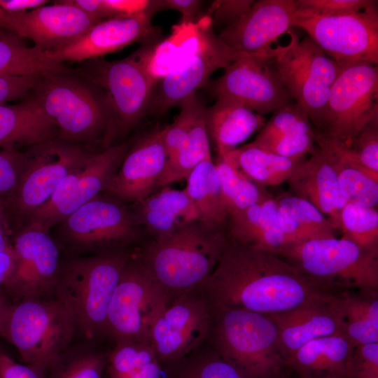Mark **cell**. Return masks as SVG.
Returning a JSON list of instances; mask_svg holds the SVG:
<instances>
[{"label": "cell", "instance_id": "43", "mask_svg": "<svg viewBox=\"0 0 378 378\" xmlns=\"http://www.w3.org/2000/svg\"><path fill=\"white\" fill-rule=\"evenodd\" d=\"M314 127L306 113L295 103L274 112L257 135L254 144L300 133H313Z\"/></svg>", "mask_w": 378, "mask_h": 378}, {"label": "cell", "instance_id": "20", "mask_svg": "<svg viewBox=\"0 0 378 378\" xmlns=\"http://www.w3.org/2000/svg\"><path fill=\"white\" fill-rule=\"evenodd\" d=\"M153 15L143 12L131 16L104 19L72 43L55 50L45 52L52 61L83 62L118 52L139 42L160 41L161 30L152 24Z\"/></svg>", "mask_w": 378, "mask_h": 378}, {"label": "cell", "instance_id": "27", "mask_svg": "<svg viewBox=\"0 0 378 378\" xmlns=\"http://www.w3.org/2000/svg\"><path fill=\"white\" fill-rule=\"evenodd\" d=\"M58 128L29 93L15 104H0V148H28L57 138Z\"/></svg>", "mask_w": 378, "mask_h": 378}, {"label": "cell", "instance_id": "49", "mask_svg": "<svg viewBox=\"0 0 378 378\" xmlns=\"http://www.w3.org/2000/svg\"><path fill=\"white\" fill-rule=\"evenodd\" d=\"M348 378H378V342L356 346L346 365Z\"/></svg>", "mask_w": 378, "mask_h": 378}, {"label": "cell", "instance_id": "45", "mask_svg": "<svg viewBox=\"0 0 378 378\" xmlns=\"http://www.w3.org/2000/svg\"><path fill=\"white\" fill-rule=\"evenodd\" d=\"M26 162V153L15 149L0 150V211L10 200Z\"/></svg>", "mask_w": 378, "mask_h": 378}, {"label": "cell", "instance_id": "31", "mask_svg": "<svg viewBox=\"0 0 378 378\" xmlns=\"http://www.w3.org/2000/svg\"><path fill=\"white\" fill-rule=\"evenodd\" d=\"M341 333L354 346L378 342V290H344L330 300Z\"/></svg>", "mask_w": 378, "mask_h": 378}, {"label": "cell", "instance_id": "47", "mask_svg": "<svg viewBox=\"0 0 378 378\" xmlns=\"http://www.w3.org/2000/svg\"><path fill=\"white\" fill-rule=\"evenodd\" d=\"M314 143L313 132L282 136L262 144H255L282 157L303 159L307 154H311L316 149Z\"/></svg>", "mask_w": 378, "mask_h": 378}, {"label": "cell", "instance_id": "26", "mask_svg": "<svg viewBox=\"0 0 378 378\" xmlns=\"http://www.w3.org/2000/svg\"><path fill=\"white\" fill-rule=\"evenodd\" d=\"M330 300L311 302L269 315L276 327L286 362L290 356L309 341L324 336L342 335L337 315Z\"/></svg>", "mask_w": 378, "mask_h": 378}, {"label": "cell", "instance_id": "15", "mask_svg": "<svg viewBox=\"0 0 378 378\" xmlns=\"http://www.w3.org/2000/svg\"><path fill=\"white\" fill-rule=\"evenodd\" d=\"M248 55H258L245 53L227 46L215 34L211 17L204 16L196 49L183 64L158 80L148 115H164L206 85L216 70Z\"/></svg>", "mask_w": 378, "mask_h": 378}, {"label": "cell", "instance_id": "16", "mask_svg": "<svg viewBox=\"0 0 378 378\" xmlns=\"http://www.w3.org/2000/svg\"><path fill=\"white\" fill-rule=\"evenodd\" d=\"M130 146L129 142L112 145L96 153L72 170L47 202L34 212L22 227H35L50 232L52 227L81 206L104 192Z\"/></svg>", "mask_w": 378, "mask_h": 378}, {"label": "cell", "instance_id": "39", "mask_svg": "<svg viewBox=\"0 0 378 378\" xmlns=\"http://www.w3.org/2000/svg\"><path fill=\"white\" fill-rule=\"evenodd\" d=\"M215 164L228 220L272 196L265 187L250 180L224 158H218Z\"/></svg>", "mask_w": 378, "mask_h": 378}, {"label": "cell", "instance_id": "22", "mask_svg": "<svg viewBox=\"0 0 378 378\" xmlns=\"http://www.w3.org/2000/svg\"><path fill=\"white\" fill-rule=\"evenodd\" d=\"M8 13L14 33L31 40L43 52L72 43L102 20L89 16L66 0L29 11Z\"/></svg>", "mask_w": 378, "mask_h": 378}, {"label": "cell", "instance_id": "42", "mask_svg": "<svg viewBox=\"0 0 378 378\" xmlns=\"http://www.w3.org/2000/svg\"><path fill=\"white\" fill-rule=\"evenodd\" d=\"M340 230L342 238L378 253V211L375 207L347 202L340 213Z\"/></svg>", "mask_w": 378, "mask_h": 378}, {"label": "cell", "instance_id": "18", "mask_svg": "<svg viewBox=\"0 0 378 378\" xmlns=\"http://www.w3.org/2000/svg\"><path fill=\"white\" fill-rule=\"evenodd\" d=\"M212 323V309L198 289L173 299L155 321L149 344L163 368L205 344Z\"/></svg>", "mask_w": 378, "mask_h": 378}, {"label": "cell", "instance_id": "51", "mask_svg": "<svg viewBox=\"0 0 378 378\" xmlns=\"http://www.w3.org/2000/svg\"><path fill=\"white\" fill-rule=\"evenodd\" d=\"M203 1L199 0H153L151 10L153 15L162 10H174L181 14V24L197 23L201 17Z\"/></svg>", "mask_w": 378, "mask_h": 378}, {"label": "cell", "instance_id": "55", "mask_svg": "<svg viewBox=\"0 0 378 378\" xmlns=\"http://www.w3.org/2000/svg\"><path fill=\"white\" fill-rule=\"evenodd\" d=\"M66 1L93 18L97 20L111 18L104 0H66Z\"/></svg>", "mask_w": 378, "mask_h": 378}, {"label": "cell", "instance_id": "23", "mask_svg": "<svg viewBox=\"0 0 378 378\" xmlns=\"http://www.w3.org/2000/svg\"><path fill=\"white\" fill-rule=\"evenodd\" d=\"M168 160L162 130L141 137L130 145L104 192L127 204L142 200L158 189Z\"/></svg>", "mask_w": 378, "mask_h": 378}, {"label": "cell", "instance_id": "9", "mask_svg": "<svg viewBox=\"0 0 378 378\" xmlns=\"http://www.w3.org/2000/svg\"><path fill=\"white\" fill-rule=\"evenodd\" d=\"M160 41L142 44L130 56L108 61L101 57L80 62L74 73L100 87L115 111L118 136L127 134L146 115L157 83L150 70Z\"/></svg>", "mask_w": 378, "mask_h": 378}, {"label": "cell", "instance_id": "37", "mask_svg": "<svg viewBox=\"0 0 378 378\" xmlns=\"http://www.w3.org/2000/svg\"><path fill=\"white\" fill-rule=\"evenodd\" d=\"M105 374L107 378H163L164 368L149 344L119 340L108 353Z\"/></svg>", "mask_w": 378, "mask_h": 378}, {"label": "cell", "instance_id": "28", "mask_svg": "<svg viewBox=\"0 0 378 378\" xmlns=\"http://www.w3.org/2000/svg\"><path fill=\"white\" fill-rule=\"evenodd\" d=\"M225 230L232 241L276 255L287 246L272 196L231 217Z\"/></svg>", "mask_w": 378, "mask_h": 378}, {"label": "cell", "instance_id": "41", "mask_svg": "<svg viewBox=\"0 0 378 378\" xmlns=\"http://www.w3.org/2000/svg\"><path fill=\"white\" fill-rule=\"evenodd\" d=\"M107 355L90 346L68 348L45 372L49 378H103Z\"/></svg>", "mask_w": 378, "mask_h": 378}, {"label": "cell", "instance_id": "4", "mask_svg": "<svg viewBox=\"0 0 378 378\" xmlns=\"http://www.w3.org/2000/svg\"><path fill=\"white\" fill-rule=\"evenodd\" d=\"M134 248L74 258L62 262L55 296L72 313L77 332L107 336L108 308Z\"/></svg>", "mask_w": 378, "mask_h": 378}, {"label": "cell", "instance_id": "6", "mask_svg": "<svg viewBox=\"0 0 378 378\" xmlns=\"http://www.w3.org/2000/svg\"><path fill=\"white\" fill-rule=\"evenodd\" d=\"M76 332L72 313L55 296L10 302L0 336L25 364L44 373L71 346Z\"/></svg>", "mask_w": 378, "mask_h": 378}, {"label": "cell", "instance_id": "58", "mask_svg": "<svg viewBox=\"0 0 378 378\" xmlns=\"http://www.w3.org/2000/svg\"><path fill=\"white\" fill-rule=\"evenodd\" d=\"M10 301L2 288H0V331Z\"/></svg>", "mask_w": 378, "mask_h": 378}, {"label": "cell", "instance_id": "14", "mask_svg": "<svg viewBox=\"0 0 378 378\" xmlns=\"http://www.w3.org/2000/svg\"><path fill=\"white\" fill-rule=\"evenodd\" d=\"M169 301L133 253L126 263L107 316V336L149 344L152 328Z\"/></svg>", "mask_w": 378, "mask_h": 378}, {"label": "cell", "instance_id": "56", "mask_svg": "<svg viewBox=\"0 0 378 378\" xmlns=\"http://www.w3.org/2000/svg\"><path fill=\"white\" fill-rule=\"evenodd\" d=\"M47 0H0L1 7L7 13L29 11L46 5Z\"/></svg>", "mask_w": 378, "mask_h": 378}, {"label": "cell", "instance_id": "7", "mask_svg": "<svg viewBox=\"0 0 378 378\" xmlns=\"http://www.w3.org/2000/svg\"><path fill=\"white\" fill-rule=\"evenodd\" d=\"M99 151L58 137L28 148L16 188L2 211L6 226L15 232L22 228L62 181Z\"/></svg>", "mask_w": 378, "mask_h": 378}, {"label": "cell", "instance_id": "34", "mask_svg": "<svg viewBox=\"0 0 378 378\" xmlns=\"http://www.w3.org/2000/svg\"><path fill=\"white\" fill-rule=\"evenodd\" d=\"M73 71L74 69L50 60L43 50L28 46L18 35L0 27V77H38Z\"/></svg>", "mask_w": 378, "mask_h": 378}, {"label": "cell", "instance_id": "36", "mask_svg": "<svg viewBox=\"0 0 378 378\" xmlns=\"http://www.w3.org/2000/svg\"><path fill=\"white\" fill-rule=\"evenodd\" d=\"M186 179L184 190L198 213L199 220L225 230L228 217L219 175L212 159L201 162Z\"/></svg>", "mask_w": 378, "mask_h": 378}, {"label": "cell", "instance_id": "38", "mask_svg": "<svg viewBox=\"0 0 378 378\" xmlns=\"http://www.w3.org/2000/svg\"><path fill=\"white\" fill-rule=\"evenodd\" d=\"M206 108L197 117L181 148L169 158L159 181L158 189L186 178L201 162L211 158L209 138L205 124Z\"/></svg>", "mask_w": 378, "mask_h": 378}, {"label": "cell", "instance_id": "29", "mask_svg": "<svg viewBox=\"0 0 378 378\" xmlns=\"http://www.w3.org/2000/svg\"><path fill=\"white\" fill-rule=\"evenodd\" d=\"M318 146L329 153L335 170L340 189L347 201L363 206L376 207L378 204V172L354 160L347 146L341 141L314 130Z\"/></svg>", "mask_w": 378, "mask_h": 378}, {"label": "cell", "instance_id": "30", "mask_svg": "<svg viewBox=\"0 0 378 378\" xmlns=\"http://www.w3.org/2000/svg\"><path fill=\"white\" fill-rule=\"evenodd\" d=\"M205 124L218 158H221L261 130L265 118L236 102L216 99L213 106L206 109Z\"/></svg>", "mask_w": 378, "mask_h": 378}, {"label": "cell", "instance_id": "5", "mask_svg": "<svg viewBox=\"0 0 378 378\" xmlns=\"http://www.w3.org/2000/svg\"><path fill=\"white\" fill-rule=\"evenodd\" d=\"M211 309L207 342L222 358L246 378L286 377V358L269 315L227 307Z\"/></svg>", "mask_w": 378, "mask_h": 378}, {"label": "cell", "instance_id": "10", "mask_svg": "<svg viewBox=\"0 0 378 378\" xmlns=\"http://www.w3.org/2000/svg\"><path fill=\"white\" fill-rule=\"evenodd\" d=\"M60 241L79 253L132 249L148 239L129 204L110 194L94 197L55 226Z\"/></svg>", "mask_w": 378, "mask_h": 378}, {"label": "cell", "instance_id": "8", "mask_svg": "<svg viewBox=\"0 0 378 378\" xmlns=\"http://www.w3.org/2000/svg\"><path fill=\"white\" fill-rule=\"evenodd\" d=\"M278 255L330 291L378 290V253L346 239H316L292 244Z\"/></svg>", "mask_w": 378, "mask_h": 378}, {"label": "cell", "instance_id": "19", "mask_svg": "<svg viewBox=\"0 0 378 378\" xmlns=\"http://www.w3.org/2000/svg\"><path fill=\"white\" fill-rule=\"evenodd\" d=\"M277 54L235 60L220 77L208 83L209 92L216 99L236 102L262 115L293 103L272 61Z\"/></svg>", "mask_w": 378, "mask_h": 378}, {"label": "cell", "instance_id": "46", "mask_svg": "<svg viewBox=\"0 0 378 378\" xmlns=\"http://www.w3.org/2000/svg\"><path fill=\"white\" fill-rule=\"evenodd\" d=\"M349 149L356 162L378 172V120L364 127L356 135Z\"/></svg>", "mask_w": 378, "mask_h": 378}, {"label": "cell", "instance_id": "35", "mask_svg": "<svg viewBox=\"0 0 378 378\" xmlns=\"http://www.w3.org/2000/svg\"><path fill=\"white\" fill-rule=\"evenodd\" d=\"M221 158L250 180L263 187L287 181L294 169L304 159L282 157L253 142L235 148Z\"/></svg>", "mask_w": 378, "mask_h": 378}, {"label": "cell", "instance_id": "40", "mask_svg": "<svg viewBox=\"0 0 378 378\" xmlns=\"http://www.w3.org/2000/svg\"><path fill=\"white\" fill-rule=\"evenodd\" d=\"M163 378H246L206 342L164 368Z\"/></svg>", "mask_w": 378, "mask_h": 378}, {"label": "cell", "instance_id": "13", "mask_svg": "<svg viewBox=\"0 0 378 378\" xmlns=\"http://www.w3.org/2000/svg\"><path fill=\"white\" fill-rule=\"evenodd\" d=\"M293 27L305 31L327 56L339 64H378L377 5L335 15H312L297 10Z\"/></svg>", "mask_w": 378, "mask_h": 378}, {"label": "cell", "instance_id": "21", "mask_svg": "<svg viewBox=\"0 0 378 378\" xmlns=\"http://www.w3.org/2000/svg\"><path fill=\"white\" fill-rule=\"evenodd\" d=\"M295 0L255 1L248 13L218 34L230 47L252 55H275L281 46L272 45L293 27Z\"/></svg>", "mask_w": 378, "mask_h": 378}, {"label": "cell", "instance_id": "50", "mask_svg": "<svg viewBox=\"0 0 378 378\" xmlns=\"http://www.w3.org/2000/svg\"><path fill=\"white\" fill-rule=\"evenodd\" d=\"M254 2L253 0L215 1L209 10L213 27H226L237 22L248 13Z\"/></svg>", "mask_w": 378, "mask_h": 378}, {"label": "cell", "instance_id": "11", "mask_svg": "<svg viewBox=\"0 0 378 378\" xmlns=\"http://www.w3.org/2000/svg\"><path fill=\"white\" fill-rule=\"evenodd\" d=\"M288 34L289 42L272 61L290 97L317 130L344 64L327 56L308 36L300 40L295 33Z\"/></svg>", "mask_w": 378, "mask_h": 378}, {"label": "cell", "instance_id": "2", "mask_svg": "<svg viewBox=\"0 0 378 378\" xmlns=\"http://www.w3.org/2000/svg\"><path fill=\"white\" fill-rule=\"evenodd\" d=\"M228 241L225 230L196 220L164 237L146 240L134 255L169 303L202 285Z\"/></svg>", "mask_w": 378, "mask_h": 378}, {"label": "cell", "instance_id": "1", "mask_svg": "<svg viewBox=\"0 0 378 378\" xmlns=\"http://www.w3.org/2000/svg\"><path fill=\"white\" fill-rule=\"evenodd\" d=\"M198 290L213 307L267 315L328 301L335 294L282 257L230 239Z\"/></svg>", "mask_w": 378, "mask_h": 378}, {"label": "cell", "instance_id": "25", "mask_svg": "<svg viewBox=\"0 0 378 378\" xmlns=\"http://www.w3.org/2000/svg\"><path fill=\"white\" fill-rule=\"evenodd\" d=\"M129 206L135 223L148 239L164 237L199 220L198 213L185 190L172 189L169 186Z\"/></svg>", "mask_w": 378, "mask_h": 378}, {"label": "cell", "instance_id": "12", "mask_svg": "<svg viewBox=\"0 0 378 378\" xmlns=\"http://www.w3.org/2000/svg\"><path fill=\"white\" fill-rule=\"evenodd\" d=\"M378 120V66L344 65L335 80L318 130L349 147L359 132ZM316 130V129H315Z\"/></svg>", "mask_w": 378, "mask_h": 378}, {"label": "cell", "instance_id": "44", "mask_svg": "<svg viewBox=\"0 0 378 378\" xmlns=\"http://www.w3.org/2000/svg\"><path fill=\"white\" fill-rule=\"evenodd\" d=\"M179 106L181 110L175 120L162 130L169 158L181 148L197 117L206 108L197 93L184 101Z\"/></svg>", "mask_w": 378, "mask_h": 378}, {"label": "cell", "instance_id": "33", "mask_svg": "<svg viewBox=\"0 0 378 378\" xmlns=\"http://www.w3.org/2000/svg\"><path fill=\"white\" fill-rule=\"evenodd\" d=\"M276 200L279 222L287 246L335 237L330 220L310 202L293 194H284Z\"/></svg>", "mask_w": 378, "mask_h": 378}, {"label": "cell", "instance_id": "3", "mask_svg": "<svg viewBox=\"0 0 378 378\" xmlns=\"http://www.w3.org/2000/svg\"><path fill=\"white\" fill-rule=\"evenodd\" d=\"M30 93L55 122L60 139L102 150L118 136L106 93L74 71L38 76Z\"/></svg>", "mask_w": 378, "mask_h": 378}, {"label": "cell", "instance_id": "17", "mask_svg": "<svg viewBox=\"0 0 378 378\" xmlns=\"http://www.w3.org/2000/svg\"><path fill=\"white\" fill-rule=\"evenodd\" d=\"M13 271L3 290L11 302L55 297L62 262L50 232L24 227L15 232Z\"/></svg>", "mask_w": 378, "mask_h": 378}, {"label": "cell", "instance_id": "59", "mask_svg": "<svg viewBox=\"0 0 378 378\" xmlns=\"http://www.w3.org/2000/svg\"><path fill=\"white\" fill-rule=\"evenodd\" d=\"M0 27L14 33L13 24L9 13L5 11L0 6ZM15 34V33H14Z\"/></svg>", "mask_w": 378, "mask_h": 378}, {"label": "cell", "instance_id": "48", "mask_svg": "<svg viewBox=\"0 0 378 378\" xmlns=\"http://www.w3.org/2000/svg\"><path fill=\"white\" fill-rule=\"evenodd\" d=\"M298 10L317 15H335L364 10L377 5L371 0H295Z\"/></svg>", "mask_w": 378, "mask_h": 378}, {"label": "cell", "instance_id": "53", "mask_svg": "<svg viewBox=\"0 0 378 378\" xmlns=\"http://www.w3.org/2000/svg\"><path fill=\"white\" fill-rule=\"evenodd\" d=\"M0 378H45V375L33 366L16 362L0 349Z\"/></svg>", "mask_w": 378, "mask_h": 378}, {"label": "cell", "instance_id": "60", "mask_svg": "<svg viewBox=\"0 0 378 378\" xmlns=\"http://www.w3.org/2000/svg\"><path fill=\"white\" fill-rule=\"evenodd\" d=\"M323 378H348L347 377L344 376H339V375H333V376H328Z\"/></svg>", "mask_w": 378, "mask_h": 378}, {"label": "cell", "instance_id": "57", "mask_svg": "<svg viewBox=\"0 0 378 378\" xmlns=\"http://www.w3.org/2000/svg\"><path fill=\"white\" fill-rule=\"evenodd\" d=\"M15 263V252L12 250L0 251V288H3L11 274Z\"/></svg>", "mask_w": 378, "mask_h": 378}, {"label": "cell", "instance_id": "52", "mask_svg": "<svg viewBox=\"0 0 378 378\" xmlns=\"http://www.w3.org/2000/svg\"><path fill=\"white\" fill-rule=\"evenodd\" d=\"M38 77L1 76L0 104L23 99L34 88Z\"/></svg>", "mask_w": 378, "mask_h": 378}, {"label": "cell", "instance_id": "32", "mask_svg": "<svg viewBox=\"0 0 378 378\" xmlns=\"http://www.w3.org/2000/svg\"><path fill=\"white\" fill-rule=\"evenodd\" d=\"M355 346L343 335H328L304 344L286 362L300 378L346 376V365Z\"/></svg>", "mask_w": 378, "mask_h": 378}, {"label": "cell", "instance_id": "54", "mask_svg": "<svg viewBox=\"0 0 378 378\" xmlns=\"http://www.w3.org/2000/svg\"><path fill=\"white\" fill-rule=\"evenodd\" d=\"M110 17L131 16L143 12L150 15L151 1L147 0H104Z\"/></svg>", "mask_w": 378, "mask_h": 378}, {"label": "cell", "instance_id": "61", "mask_svg": "<svg viewBox=\"0 0 378 378\" xmlns=\"http://www.w3.org/2000/svg\"><path fill=\"white\" fill-rule=\"evenodd\" d=\"M286 378V377H285Z\"/></svg>", "mask_w": 378, "mask_h": 378}, {"label": "cell", "instance_id": "24", "mask_svg": "<svg viewBox=\"0 0 378 378\" xmlns=\"http://www.w3.org/2000/svg\"><path fill=\"white\" fill-rule=\"evenodd\" d=\"M293 195L312 204L340 230V213L347 201L338 184L330 155L324 148H316L287 180Z\"/></svg>", "mask_w": 378, "mask_h": 378}]
</instances>
